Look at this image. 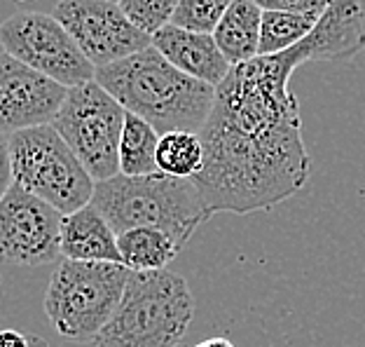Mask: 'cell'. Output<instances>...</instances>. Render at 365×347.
<instances>
[{
    "instance_id": "obj_8",
    "label": "cell",
    "mask_w": 365,
    "mask_h": 347,
    "mask_svg": "<svg viewBox=\"0 0 365 347\" xmlns=\"http://www.w3.org/2000/svg\"><path fill=\"white\" fill-rule=\"evenodd\" d=\"M0 47L5 54L68 89L94 80V64L82 54L54 14L16 12L7 16L0 24Z\"/></svg>"
},
{
    "instance_id": "obj_4",
    "label": "cell",
    "mask_w": 365,
    "mask_h": 347,
    "mask_svg": "<svg viewBox=\"0 0 365 347\" xmlns=\"http://www.w3.org/2000/svg\"><path fill=\"white\" fill-rule=\"evenodd\" d=\"M195 317L187 282L171 270L131 272L115 315L96 347H178Z\"/></svg>"
},
{
    "instance_id": "obj_26",
    "label": "cell",
    "mask_w": 365,
    "mask_h": 347,
    "mask_svg": "<svg viewBox=\"0 0 365 347\" xmlns=\"http://www.w3.org/2000/svg\"><path fill=\"white\" fill-rule=\"evenodd\" d=\"M16 3H26V0H16Z\"/></svg>"
},
{
    "instance_id": "obj_14",
    "label": "cell",
    "mask_w": 365,
    "mask_h": 347,
    "mask_svg": "<svg viewBox=\"0 0 365 347\" xmlns=\"http://www.w3.org/2000/svg\"><path fill=\"white\" fill-rule=\"evenodd\" d=\"M59 249L63 258L71 261L120 263L118 233L91 202L61 218Z\"/></svg>"
},
{
    "instance_id": "obj_16",
    "label": "cell",
    "mask_w": 365,
    "mask_h": 347,
    "mask_svg": "<svg viewBox=\"0 0 365 347\" xmlns=\"http://www.w3.org/2000/svg\"><path fill=\"white\" fill-rule=\"evenodd\" d=\"M120 263L131 272L164 270L176 258L180 246L176 239L157 228H131L118 233Z\"/></svg>"
},
{
    "instance_id": "obj_25",
    "label": "cell",
    "mask_w": 365,
    "mask_h": 347,
    "mask_svg": "<svg viewBox=\"0 0 365 347\" xmlns=\"http://www.w3.org/2000/svg\"><path fill=\"white\" fill-rule=\"evenodd\" d=\"M195 347H235V343H230L227 338H209V341L199 343Z\"/></svg>"
},
{
    "instance_id": "obj_20",
    "label": "cell",
    "mask_w": 365,
    "mask_h": 347,
    "mask_svg": "<svg viewBox=\"0 0 365 347\" xmlns=\"http://www.w3.org/2000/svg\"><path fill=\"white\" fill-rule=\"evenodd\" d=\"M230 3L232 0H178L169 24L195 33H213Z\"/></svg>"
},
{
    "instance_id": "obj_7",
    "label": "cell",
    "mask_w": 365,
    "mask_h": 347,
    "mask_svg": "<svg viewBox=\"0 0 365 347\" xmlns=\"http://www.w3.org/2000/svg\"><path fill=\"white\" fill-rule=\"evenodd\" d=\"M124 111L118 99L108 94L96 80L71 87L52 127L94 181L120 174V136Z\"/></svg>"
},
{
    "instance_id": "obj_6",
    "label": "cell",
    "mask_w": 365,
    "mask_h": 347,
    "mask_svg": "<svg viewBox=\"0 0 365 347\" xmlns=\"http://www.w3.org/2000/svg\"><path fill=\"white\" fill-rule=\"evenodd\" d=\"M10 160L14 186L54 206L63 216L91 202L96 181L52 125L10 134Z\"/></svg>"
},
{
    "instance_id": "obj_24",
    "label": "cell",
    "mask_w": 365,
    "mask_h": 347,
    "mask_svg": "<svg viewBox=\"0 0 365 347\" xmlns=\"http://www.w3.org/2000/svg\"><path fill=\"white\" fill-rule=\"evenodd\" d=\"M29 338L14 331V328H5V331H0V347H29Z\"/></svg>"
},
{
    "instance_id": "obj_23",
    "label": "cell",
    "mask_w": 365,
    "mask_h": 347,
    "mask_svg": "<svg viewBox=\"0 0 365 347\" xmlns=\"http://www.w3.org/2000/svg\"><path fill=\"white\" fill-rule=\"evenodd\" d=\"M12 160H10V136L0 134V200L12 188Z\"/></svg>"
},
{
    "instance_id": "obj_11",
    "label": "cell",
    "mask_w": 365,
    "mask_h": 347,
    "mask_svg": "<svg viewBox=\"0 0 365 347\" xmlns=\"http://www.w3.org/2000/svg\"><path fill=\"white\" fill-rule=\"evenodd\" d=\"M66 94L68 87L10 54H0V134L52 125Z\"/></svg>"
},
{
    "instance_id": "obj_19",
    "label": "cell",
    "mask_w": 365,
    "mask_h": 347,
    "mask_svg": "<svg viewBox=\"0 0 365 347\" xmlns=\"http://www.w3.org/2000/svg\"><path fill=\"white\" fill-rule=\"evenodd\" d=\"M319 16L314 14H295V12H279V10H262L260 21V54H279L286 52L314 29Z\"/></svg>"
},
{
    "instance_id": "obj_15",
    "label": "cell",
    "mask_w": 365,
    "mask_h": 347,
    "mask_svg": "<svg viewBox=\"0 0 365 347\" xmlns=\"http://www.w3.org/2000/svg\"><path fill=\"white\" fill-rule=\"evenodd\" d=\"M260 21L262 10L253 0H232L227 5L211 36L230 66L251 61L260 54Z\"/></svg>"
},
{
    "instance_id": "obj_21",
    "label": "cell",
    "mask_w": 365,
    "mask_h": 347,
    "mask_svg": "<svg viewBox=\"0 0 365 347\" xmlns=\"http://www.w3.org/2000/svg\"><path fill=\"white\" fill-rule=\"evenodd\" d=\"M118 5L140 31L153 36L171 21L178 0H118Z\"/></svg>"
},
{
    "instance_id": "obj_27",
    "label": "cell",
    "mask_w": 365,
    "mask_h": 347,
    "mask_svg": "<svg viewBox=\"0 0 365 347\" xmlns=\"http://www.w3.org/2000/svg\"><path fill=\"white\" fill-rule=\"evenodd\" d=\"M178 347H182V345H178Z\"/></svg>"
},
{
    "instance_id": "obj_18",
    "label": "cell",
    "mask_w": 365,
    "mask_h": 347,
    "mask_svg": "<svg viewBox=\"0 0 365 347\" xmlns=\"http://www.w3.org/2000/svg\"><path fill=\"white\" fill-rule=\"evenodd\" d=\"M157 171L169 176L192 178L204 164L202 139L195 131H167L157 144Z\"/></svg>"
},
{
    "instance_id": "obj_10",
    "label": "cell",
    "mask_w": 365,
    "mask_h": 347,
    "mask_svg": "<svg viewBox=\"0 0 365 347\" xmlns=\"http://www.w3.org/2000/svg\"><path fill=\"white\" fill-rule=\"evenodd\" d=\"M54 16L94 69L120 61L150 45V36L122 12L118 0H59Z\"/></svg>"
},
{
    "instance_id": "obj_17",
    "label": "cell",
    "mask_w": 365,
    "mask_h": 347,
    "mask_svg": "<svg viewBox=\"0 0 365 347\" xmlns=\"http://www.w3.org/2000/svg\"><path fill=\"white\" fill-rule=\"evenodd\" d=\"M157 144H160V131L150 122L134 113H124L120 136V174L143 176V174L157 171Z\"/></svg>"
},
{
    "instance_id": "obj_2",
    "label": "cell",
    "mask_w": 365,
    "mask_h": 347,
    "mask_svg": "<svg viewBox=\"0 0 365 347\" xmlns=\"http://www.w3.org/2000/svg\"><path fill=\"white\" fill-rule=\"evenodd\" d=\"M94 80L118 99L124 111L150 122L160 134H199L215 99V87L185 76L153 45L120 61L98 66Z\"/></svg>"
},
{
    "instance_id": "obj_22",
    "label": "cell",
    "mask_w": 365,
    "mask_h": 347,
    "mask_svg": "<svg viewBox=\"0 0 365 347\" xmlns=\"http://www.w3.org/2000/svg\"><path fill=\"white\" fill-rule=\"evenodd\" d=\"M260 10H279V12H295V14H314L321 16L328 10L333 0H253Z\"/></svg>"
},
{
    "instance_id": "obj_9",
    "label": "cell",
    "mask_w": 365,
    "mask_h": 347,
    "mask_svg": "<svg viewBox=\"0 0 365 347\" xmlns=\"http://www.w3.org/2000/svg\"><path fill=\"white\" fill-rule=\"evenodd\" d=\"M63 213L14 186L0 200V263L21 268L52 266L61 256Z\"/></svg>"
},
{
    "instance_id": "obj_12",
    "label": "cell",
    "mask_w": 365,
    "mask_h": 347,
    "mask_svg": "<svg viewBox=\"0 0 365 347\" xmlns=\"http://www.w3.org/2000/svg\"><path fill=\"white\" fill-rule=\"evenodd\" d=\"M302 61H349L365 49V0H333L295 45Z\"/></svg>"
},
{
    "instance_id": "obj_5",
    "label": "cell",
    "mask_w": 365,
    "mask_h": 347,
    "mask_svg": "<svg viewBox=\"0 0 365 347\" xmlns=\"http://www.w3.org/2000/svg\"><path fill=\"white\" fill-rule=\"evenodd\" d=\"M129 277L131 270L122 263L63 258L45 293L49 324L66 341L94 343L118 310Z\"/></svg>"
},
{
    "instance_id": "obj_1",
    "label": "cell",
    "mask_w": 365,
    "mask_h": 347,
    "mask_svg": "<svg viewBox=\"0 0 365 347\" xmlns=\"http://www.w3.org/2000/svg\"><path fill=\"white\" fill-rule=\"evenodd\" d=\"M302 56L286 52L232 66L215 87L213 109L199 129L204 164L192 181L211 213L267 211L307 186L312 155L302 139L290 76Z\"/></svg>"
},
{
    "instance_id": "obj_3",
    "label": "cell",
    "mask_w": 365,
    "mask_h": 347,
    "mask_svg": "<svg viewBox=\"0 0 365 347\" xmlns=\"http://www.w3.org/2000/svg\"><path fill=\"white\" fill-rule=\"evenodd\" d=\"M91 204L103 213L115 233L131 228H157L185 246L211 211L192 178L169 176L153 171L143 176H124L96 181Z\"/></svg>"
},
{
    "instance_id": "obj_13",
    "label": "cell",
    "mask_w": 365,
    "mask_h": 347,
    "mask_svg": "<svg viewBox=\"0 0 365 347\" xmlns=\"http://www.w3.org/2000/svg\"><path fill=\"white\" fill-rule=\"evenodd\" d=\"M150 45L185 76L202 80L211 87H218L232 69L211 33H195L167 24L153 33Z\"/></svg>"
}]
</instances>
